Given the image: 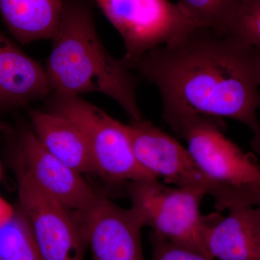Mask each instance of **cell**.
Returning a JSON list of instances; mask_svg holds the SVG:
<instances>
[{"instance_id":"cell-14","label":"cell","mask_w":260,"mask_h":260,"mask_svg":"<svg viewBox=\"0 0 260 260\" xmlns=\"http://www.w3.org/2000/svg\"><path fill=\"white\" fill-rule=\"evenodd\" d=\"M64 0H0V17L21 44L52 40L61 18Z\"/></svg>"},{"instance_id":"cell-21","label":"cell","mask_w":260,"mask_h":260,"mask_svg":"<svg viewBox=\"0 0 260 260\" xmlns=\"http://www.w3.org/2000/svg\"><path fill=\"white\" fill-rule=\"evenodd\" d=\"M0 260H5L3 258L0 257Z\"/></svg>"},{"instance_id":"cell-9","label":"cell","mask_w":260,"mask_h":260,"mask_svg":"<svg viewBox=\"0 0 260 260\" xmlns=\"http://www.w3.org/2000/svg\"><path fill=\"white\" fill-rule=\"evenodd\" d=\"M81 215L92 260H145L141 244L144 224L133 208L124 209L101 195Z\"/></svg>"},{"instance_id":"cell-11","label":"cell","mask_w":260,"mask_h":260,"mask_svg":"<svg viewBox=\"0 0 260 260\" xmlns=\"http://www.w3.org/2000/svg\"><path fill=\"white\" fill-rule=\"evenodd\" d=\"M226 217L213 213L204 245L214 259L260 260V206L239 205Z\"/></svg>"},{"instance_id":"cell-13","label":"cell","mask_w":260,"mask_h":260,"mask_svg":"<svg viewBox=\"0 0 260 260\" xmlns=\"http://www.w3.org/2000/svg\"><path fill=\"white\" fill-rule=\"evenodd\" d=\"M30 116L38 140L51 155L80 174L97 173L86 140L74 123L49 111H31Z\"/></svg>"},{"instance_id":"cell-18","label":"cell","mask_w":260,"mask_h":260,"mask_svg":"<svg viewBox=\"0 0 260 260\" xmlns=\"http://www.w3.org/2000/svg\"><path fill=\"white\" fill-rule=\"evenodd\" d=\"M150 242L151 260H215L202 251L170 242L153 232Z\"/></svg>"},{"instance_id":"cell-12","label":"cell","mask_w":260,"mask_h":260,"mask_svg":"<svg viewBox=\"0 0 260 260\" xmlns=\"http://www.w3.org/2000/svg\"><path fill=\"white\" fill-rule=\"evenodd\" d=\"M51 93L45 69L0 31V108L25 105Z\"/></svg>"},{"instance_id":"cell-4","label":"cell","mask_w":260,"mask_h":260,"mask_svg":"<svg viewBox=\"0 0 260 260\" xmlns=\"http://www.w3.org/2000/svg\"><path fill=\"white\" fill-rule=\"evenodd\" d=\"M50 110L78 126L86 140L97 173L114 184L158 179L135 158L126 124L79 96L51 93Z\"/></svg>"},{"instance_id":"cell-16","label":"cell","mask_w":260,"mask_h":260,"mask_svg":"<svg viewBox=\"0 0 260 260\" xmlns=\"http://www.w3.org/2000/svg\"><path fill=\"white\" fill-rule=\"evenodd\" d=\"M0 257L5 260H42L28 220L15 215L0 230Z\"/></svg>"},{"instance_id":"cell-2","label":"cell","mask_w":260,"mask_h":260,"mask_svg":"<svg viewBox=\"0 0 260 260\" xmlns=\"http://www.w3.org/2000/svg\"><path fill=\"white\" fill-rule=\"evenodd\" d=\"M122 59L103 45L87 0H64L46 67L51 93L79 96L100 93L117 103L132 121L143 119L137 82Z\"/></svg>"},{"instance_id":"cell-7","label":"cell","mask_w":260,"mask_h":260,"mask_svg":"<svg viewBox=\"0 0 260 260\" xmlns=\"http://www.w3.org/2000/svg\"><path fill=\"white\" fill-rule=\"evenodd\" d=\"M21 213L28 220L42 260H83L87 242L69 210L41 190L15 155Z\"/></svg>"},{"instance_id":"cell-17","label":"cell","mask_w":260,"mask_h":260,"mask_svg":"<svg viewBox=\"0 0 260 260\" xmlns=\"http://www.w3.org/2000/svg\"><path fill=\"white\" fill-rule=\"evenodd\" d=\"M234 0H177L183 13L199 27L221 30Z\"/></svg>"},{"instance_id":"cell-19","label":"cell","mask_w":260,"mask_h":260,"mask_svg":"<svg viewBox=\"0 0 260 260\" xmlns=\"http://www.w3.org/2000/svg\"><path fill=\"white\" fill-rule=\"evenodd\" d=\"M15 215L11 205L0 197V230L9 223Z\"/></svg>"},{"instance_id":"cell-20","label":"cell","mask_w":260,"mask_h":260,"mask_svg":"<svg viewBox=\"0 0 260 260\" xmlns=\"http://www.w3.org/2000/svg\"><path fill=\"white\" fill-rule=\"evenodd\" d=\"M259 88H260V50H259Z\"/></svg>"},{"instance_id":"cell-5","label":"cell","mask_w":260,"mask_h":260,"mask_svg":"<svg viewBox=\"0 0 260 260\" xmlns=\"http://www.w3.org/2000/svg\"><path fill=\"white\" fill-rule=\"evenodd\" d=\"M132 208L144 226L170 242L208 254L204 235L213 214L203 215L200 203L205 196L186 188L164 185L158 179L133 181L126 186ZM210 256V255H209Z\"/></svg>"},{"instance_id":"cell-3","label":"cell","mask_w":260,"mask_h":260,"mask_svg":"<svg viewBox=\"0 0 260 260\" xmlns=\"http://www.w3.org/2000/svg\"><path fill=\"white\" fill-rule=\"evenodd\" d=\"M223 126L221 119L196 116L171 128L186 140L200 170L223 191L229 210L239 205L260 206V162L229 139Z\"/></svg>"},{"instance_id":"cell-10","label":"cell","mask_w":260,"mask_h":260,"mask_svg":"<svg viewBox=\"0 0 260 260\" xmlns=\"http://www.w3.org/2000/svg\"><path fill=\"white\" fill-rule=\"evenodd\" d=\"M36 185L68 210L80 214L96 203L98 194L81 174L51 155L38 140L34 132H24L16 153Z\"/></svg>"},{"instance_id":"cell-1","label":"cell","mask_w":260,"mask_h":260,"mask_svg":"<svg viewBox=\"0 0 260 260\" xmlns=\"http://www.w3.org/2000/svg\"><path fill=\"white\" fill-rule=\"evenodd\" d=\"M158 89L169 126L191 116L234 119L260 153L259 50L232 36L196 27L131 67Z\"/></svg>"},{"instance_id":"cell-6","label":"cell","mask_w":260,"mask_h":260,"mask_svg":"<svg viewBox=\"0 0 260 260\" xmlns=\"http://www.w3.org/2000/svg\"><path fill=\"white\" fill-rule=\"evenodd\" d=\"M124 42L122 60L131 67L155 48L198 27L169 0H95ZM199 27V26H198Z\"/></svg>"},{"instance_id":"cell-15","label":"cell","mask_w":260,"mask_h":260,"mask_svg":"<svg viewBox=\"0 0 260 260\" xmlns=\"http://www.w3.org/2000/svg\"><path fill=\"white\" fill-rule=\"evenodd\" d=\"M221 31L260 50V0H234Z\"/></svg>"},{"instance_id":"cell-8","label":"cell","mask_w":260,"mask_h":260,"mask_svg":"<svg viewBox=\"0 0 260 260\" xmlns=\"http://www.w3.org/2000/svg\"><path fill=\"white\" fill-rule=\"evenodd\" d=\"M127 126L135 158L143 169L167 184L210 195L219 212L229 209L226 197L197 165L187 149L171 135L143 119Z\"/></svg>"}]
</instances>
